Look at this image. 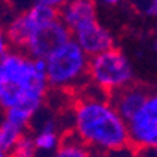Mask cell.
<instances>
[{
    "mask_svg": "<svg viewBox=\"0 0 157 157\" xmlns=\"http://www.w3.org/2000/svg\"><path fill=\"white\" fill-rule=\"evenodd\" d=\"M33 117H34V115L31 113V112L23 109V108H10V109H7L6 113H4V119H6V121L11 122V123H14L24 129L29 128V124Z\"/></svg>",
    "mask_w": 157,
    "mask_h": 157,
    "instance_id": "9a60e30c",
    "label": "cell"
},
{
    "mask_svg": "<svg viewBox=\"0 0 157 157\" xmlns=\"http://www.w3.org/2000/svg\"><path fill=\"white\" fill-rule=\"evenodd\" d=\"M72 38V34L64 23L57 18L34 31L23 44V52L31 58H45L50 52L58 48L61 44Z\"/></svg>",
    "mask_w": 157,
    "mask_h": 157,
    "instance_id": "52a82bcc",
    "label": "cell"
},
{
    "mask_svg": "<svg viewBox=\"0 0 157 157\" xmlns=\"http://www.w3.org/2000/svg\"><path fill=\"white\" fill-rule=\"evenodd\" d=\"M41 3H45L48 6H51V7H55V9H59L61 6H64L65 3L71 2V0H38Z\"/></svg>",
    "mask_w": 157,
    "mask_h": 157,
    "instance_id": "ac0fdd59",
    "label": "cell"
},
{
    "mask_svg": "<svg viewBox=\"0 0 157 157\" xmlns=\"http://www.w3.org/2000/svg\"><path fill=\"white\" fill-rule=\"evenodd\" d=\"M129 144L137 150L157 147V91L149 92L146 101L128 121Z\"/></svg>",
    "mask_w": 157,
    "mask_h": 157,
    "instance_id": "5b68a950",
    "label": "cell"
},
{
    "mask_svg": "<svg viewBox=\"0 0 157 157\" xmlns=\"http://www.w3.org/2000/svg\"><path fill=\"white\" fill-rule=\"evenodd\" d=\"M0 157H10V154L2 147V143H0Z\"/></svg>",
    "mask_w": 157,
    "mask_h": 157,
    "instance_id": "44dd1931",
    "label": "cell"
},
{
    "mask_svg": "<svg viewBox=\"0 0 157 157\" xmlns=\"http://www.w3.org/2000/svg\"><path fill=\"white\" fill-rule=\"evenodd\" d=\"M9 154H10V157H37L38 156V150L36 147L33 136L24 133Z\"/></svg>",
    "mask_w": 157,
    "mask_h": 157,
    "instance_id": "5bb4252c",
    "label": "cell"
},
{
    "mask_svg": "<svg viewBox=\"0 0 157 157\" xmlns=\"http://www.w3.org/2000/svg\"><path fill=\"white\" fill-rule=\"evenodd\" d=\"M33 140L38 153H54L57 150L61 142V136L52 117H44L40 122L36 133L33 135Z\"/></svg>",
    "mask_w": 157,
    "mask_h": 157,
    "instance_id": "8fae6325",
    "label": "cell"
},
{
    "mask_svg": "<svg viewBox=\"0 0 157 157\" xmlns=\"http://www.w3.org/2000/svg\"><path fill=\"white\" fill-rule=\"evenodd\" d=\"M137 157H157V147L139 150V156Z\"/></svg>",
    "mask_w": 157,
    "mask_h": 157,
    "instance_id": "d6986e66",
    "label": "cell"
},
{
    "mask_svg": "<svg viewBox=\"0 0 157 157\" xmlns=\"http://www.w3.org/2000/svg\"><path fill=\"white\" fill-rule=\"evenodd\" d=\"M88 75L96 88L112 94L133 84L135 70L121 50L110 48L89 58Z\"/></svg>",
    "mask_w": 157,
    "mask_h": 157,
    "instance_id": "277c9868",
    "label": "cell"
},
{
    "mask_svg": "<svg viewBox=\"0 0 157 157\" xmlns=\"http://www.w3.org/2000/svg\"><path fill=\"white\" fill-rule=\"evenodd\" d=\"M52 157H92V150L77 135L67 136L59 142Z\"/></svg>",
    "mask_w": 157,
    "mask_h": 157,
    "instance_id": "7c38bea8",
    "label": "cell"
},
{
    "mask_svg": "<svg viewBox=\"0 0 157 157\" xmlns=\"http://www.w3.org/2000/svg\"><path fill=\"white\" fill-rule=\"evenodd\" d=\"M48 85L65 89L79 84L88 74L89 57L72 38L61 44L44 58Z\"/></svg>",
    "mask_w": 157,
    "mask_h": 157,
    "instance_id": "3957f363",
    "label": "cell"
},
{
    "mask_svg": "<svg viewBox=\"0 0 157 157\" xmlns=\"http://www.w3.org/2000/svg\"><path fill=\"white\" fill-rule=\"evenodd\" d=\"M7 45H9L7 36H6V33H4L3 30L0 29V57L7 52Z\"/></svg>",
    "mask_w": 157,
    "mask_h": 157,
    "instance_id": "e0dca14e",
    "label": "cell"
},
{
    "mask_svg": "<svg viewBox=\"0 0 157 157\" xmlns=\"http://www.w3.org/2000/svg\"><path fill=\"white\" fill-rule=\"evenodd\" d=\"M24 133H26L24 128H20L17 124L3 119V122L0 123V143H2V147L7 153H10L11 149L14 147V144Z\"/></svg>",
    "mask_w": 157,
    "mask_h": 157,
    "instance_id": "4fadbf2b",
    "label": "cell"
},
{
    "mask_svg": "<svg viewBox=\"0 0 157 157\" xmlns=\"http://www.w3.org/2000/svg\"><path fill=\"white\" fill-rule=\"evenodd\" d=\"M72 122L75 135L91 150L112 153L129 146L128 122L102 96L88 95L78 101Z\"/></svg>",
    "mask_w": 157,
    "mask_h": 157,
    "instance_id": "7a4b0ae2",
    "label": "cell"
},
{
    "mask_svg": "<svg viewBox=\"0 0 157 157\" xmlns=\"http://www.w3.org/2000/svg\"><path fill=\"white\" fill-rule=\"evenodd\" d=\"M146 14L157 20V0H147V6L144 9Z\"/></svg>",
    "mask_w": 157,
    "mask_h": 157,
    "instance_id": "2e32d148",
    "label": "cell"
},
{
    "mask_svg": "<svg viewBox=\"0 0 157 157\" xmlns=\"http://www.w3.org/2000/svg\"><path fill=\"white\" fill-rule=\"evenodd\" d=\"M101 2L106 6H116V4L121 3V0H101Z\"/></svg>",
    "mask_w": 157,
    "mask_h": 157,
    "instance_id": "ffe728a7",
    "label": "cell"
},
{
    "mask_svg": "<svg viewBox=\"0 0 157 157\" xmlns=\"http://www.w3.org/2000/svg\"><path fill=\"white\" fill-rule=\"evenodd\" d=\"M71 34H72V40L82 48V51L89 58L113 48V36L106 27L99 24L98 20L79 27Z\"/></svg>",
    "mask_w": 157,
    "mask_h": 157,
    "instance_id": "ba28073f",
    "label": "cell"
},
{
    "mask_svg": "<svg viewBox=\"0 0 157 157\" xmlns=\"http://www.w3.org/2000/svg\"><path fill=\"white\" fill-rule=\"evenodd\" d=\"M58 16L71 33L98 20L94 0H71L58 9Z\"/></svg>",
    "mask_w": 157,
    "mask_h": 157,
    "instance_id": "9c48e42d",
    "label": "cell"
},
{
    "mask_svg": "<svg viewBox=\"0 0 157 157\" xmlns=\"http://www.w3.org/2000/svg\"><path fill=\"white\" fill-rule=\"evenodd\" d=\"M147 95H149V91H146L144 88L130 84L129 86L112 92L110 103L115 106L117 113L128 122L139 110V108L146 101Z\"/></svg>",
    "mask_w": 157,
    "mask_h": 157,
    "instance_id": "30bf717a",
    "label": "cell"
},
{
    "mask_svg": "<svg viewBox=\"0 0 157 157\" xmlns=\"http://www.w3.org/2000/svg\"><path fill=\"white\" fill-rule=\"evenodd\" d=\"M45 61L23 51H7L0 57V106L4 110L23 108L38 113L47 96Z\"/></svg>",
    "mask_w": 157,
    "mask_h": 157,
    "instance_id": "6da1fadb",
    "label": "cell"
},
{
    "mask_svg": "<svg viewBox=\"0 0 157 157\" xmlns=\"http://www.w3.org/2000/svg\"><path fill=\"white\" fill-rule=\"evenodd\" d=\"M59 18L58 9L51 7L45 3H41L37 0L27 11L17 16L13 21L9 24L6 36L9 43H13L16 47L21 48L24 41L29 38L34 31L41 27L47 26L48 23Z\"/></svg>",
    "mask_w": 157,
    "mask_h": 157,
    "instance_id": "8992f818",
    "label": "cell"
}]
</instances>
